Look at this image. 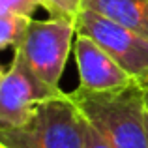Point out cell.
<instances>
[{
	"instance_id": "obj_6",
	"label": "cell",
	"mask_w": 148,
	"mask_h": 148,
	"mask_svg": "<svg viewBox=\"0 0 148 148\" xmlns=\"http://www.w3.org/2000/svg\"><path fill=\"white\" fill-rule=\"evenodd\" d=\"M75 60L79 68L81 88L92 92H105L124 88L135 83L96 40L86 34L75 36Z\"/></svg>"
},
{
	"instance_id": "obj_3",
	"label": "cell",
	"mask_w": 148,
	"mask_h": 148,
	"mask_svg": "<svg viewBox=\"0 0 148 148\" xmlns=\"http://www.w3.org/2000/svg\"><path fill=\"white\" fill-rule=\"evenodd\" d=\"M75 28L96 40L135 83L148 88V38L92 10L77 13Z\"/></svg>"
},
{
	"instance_id": "obj_1",
	"label": "cell",
	"mask_w": 148,
	"mask_h": 148,
	"mask_svg": "<svg viewBox=\"0 0 148 148\" xmlns=\"http://www.w3.org/2000/svg\"><path fill=\"white\" fill-rule=\"evenodd\" d=\"M145 94L146 88L139 83L105 92L81 86L69 92L81 114L112 148H148Z\"/></svg>"
},
{
	"instance_id": "obj_13",
	"label": "cell",
	"mask_w": 148,
	"mask_h": 148,
	"mask_svg": "<svg viewBox=\"0 0 148 148\" xmlns=\"http://www.w3.org/2000/svg\"><path fill=\"white\" fill-rule=\"evenodd\" d=\"M0 148H6V146H2V145H0Z\"/></svg>"
},
{
	"instance_id": "obj_11",
	"label": "cell",
	"mask_w": 148,
	"mask_h": 148,
	"mask_svg": "<svg viewBox=\"0 0 148 148\" xmlns=\"http://www.w3.org/2000/svg\"><path fill=\"white\" fill-rule=\"evenodd\" d=\"M84 148H112L86 118H84Z\"/></svg>"
},
{
	"instance_id": "obj_4",
	"label": "cell",
	"mask_w": 148,
	"mask_h": 148,
	"mask_svg": "<svg viewBox=\"0 0 148 148\" xmlns=\"http://www.w3.org/2000/svg\"><path fill=\"white\" fill-rule=\"evenodd\" d=\"M66 94L47 84L28 66L21 51H15L10 68L0 79V130L23 126L43 101Z\"/></svg>"
},
{
	"instance_id": "obj_8",
	"label": "cell",
	"mask_w": 148,
	"mask_h": 148,
	"mask_svg": "<svg viewBox=\"0 0 148 148\" xmlns=\"http://www.w3.org/2000/svg\"><path fill=\"white\" fill-rule=\"evenodd\" d=\"M34 17L17 13H0V47L2 49H21Z\"/></svg>"
},
{
	"instance_id": "obj_2",
	"label": "cell",
	"mask_w": 148,
	"mask_h": 148,
	"mask_svg": "<svg viewBox=\"0 0 148 148\" xmlns=\"http://www.w3.org/2000/svg\"><path fill=\"white\" fill-rule=\"evenodd\" d=\"M6 148H84V118L69 92L43 101L23 126L2 127Z\"/></svg>"
},
{
	"instance_id": "obj_9",
	"label": "cell",
	"mask_w": 148,
	"mask_h": 148,
	"mask_svg": "<svg viewBox=\"0 0 148 148\" xmlns=\"http://www.w3.org/2000/svg\"><path fill=\"white\" fill-rule=\"evenodd\" d=\"M43 8L51 13V17L75 19L83 8V0H43Z\"/></svg>"
},
{
	"instance_id": "obj_5",
	"label": "cell",
	"mask_w": 148,
	"mask_h": 148,
	"mask_svg": "<svg viewBox=\"0 0 148 148\" xmlns=\"http://www.w3.org/2000/svg\"><path fill=\"white\" fill-rule=\"evenodd\" d=\"M75 36V19L51 17L47 21L34 19L21 49L17 51L23 53L38 77H41L51 86L60 88V77L64 73Z\"/></svg>"
},
{
	"instance_id": "obj_12",
	"label": "cell",
	"mask_w": 148,
	"mask_h": 148,
	"mask_svg": "<svg viewBox=\"0 0 148 148\" xmlns=\"http://www.w3.org/2000/svg\"><path fill=\"white\" fill-rule=\"evenodd\" d=\"M145 120H146V131H148V88L145 94Z\"/></svg>"
},
{
	"instance_id": "obj_10",
	"label": "cell",
	"mask_w": 148,
	"mask_h": 148,
	"mask_svg": "<svg viewBox=\"0 0 148 148\" xmlns=\"http://www.w3.org/2000/svg\"><path fill=\"white\" fill-rule=\"evenodd\" d=\"M38 8H43V0H0V13H17L34 17Z\"/></svg>"
},
{
	"instance_id": "obj_7",
	"label": "cell",
	"mask_w": 148,
	"mask_h": 148,
	"mask_svg": "<svg viewBox=\"0 0 148 148\" xmlns=\"http://www.w3.org/2000/svg\"><path fill=\"white\" fill-rule=\"evenodd\" d=\"M81 10H92L148 38V0H83Z\"/></svg>"
}]
</instances>
